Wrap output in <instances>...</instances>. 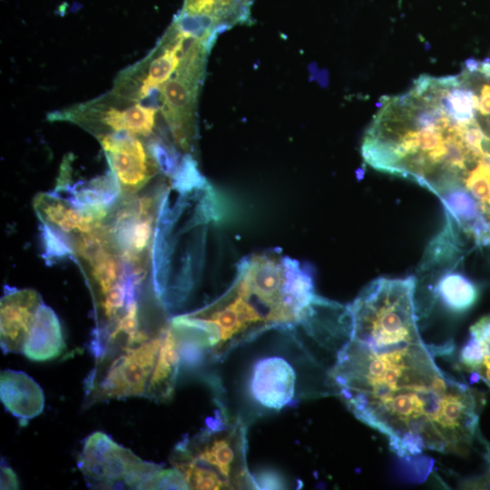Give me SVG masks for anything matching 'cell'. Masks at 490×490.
<instances>
[{"mask_svg": "<svg viewBox=\"0 0 490 490\" xmlns=\"http://www.w3.org/2000/svg\"><path fill=\"white\" fill-rule=\"evenodd\" d=\"M254 0H184L177 19L199 35L215 36L217 32L250 18Z\"/></svg>", "mask_w": 490, "mask_h": 490, "instance_id": "cell-12", "label": "cell"}, {"mask_svg": "<svg viewBox=\"0 0 490 490\" xmlns=\"http://www.w3.org/2000/svg\"><path fill=\"white\" fill-rule=\"evenodd\" d=\"M34 207L44 224L54 225L67 233L87 232L101 223L75 205L50 194L37 195Z\"/></svg>", "mask_w": 490, "mask_h": 490, "instance_id": "cell-17", "label": "cell"}, {"mask_svg": "<svg viewBox=\"0 0 490 490\" xmlns=\"http://www.w3.org/2000/svg\"><path fill=\"white\" fill-rule=\"evenodd\" d=\"M142 489H187L180 475L173 469L162 467L143 485Z\"/></svg>", "mask_w": 490, "mask_h": 490, "instance_id": "cell-19", "label": "cell"}, {"mask_svg": "<svg viewBox=\"0 0 490 490\" xmlns=\"http://www.w3.org/2000/svg\"><path fill=\"white\" fill-rule=\"evenodd\" d=\"M19 488L18 480L11 467L1 466V489H17Z\"/></svg>", "mask_w": 490, "mask_h": 490, "instance_id": "cell-22", "label": "cell"}, {"mask_svg": "<svg viewBox=\"0 0 490 490\" xmlns=\"http://www.w3.org/2000/svg\"><path fill=\"white\" fill-rule=\"evenodd\" d=\"M65 342L55 312L43 304L36 315L23 354L32 361L44 362L62 355Z\"/></svg>", "mask_w": 490, "mask_h": 490, "instance_id": "cell-16", "label": "cell"}, {"mask_svg": "<svg viewBox=\"0 0 490 490\" xmlns=\"http://www.w3.org/2000/svg\"><path fill=\"white\" fill-rule=\"evenodd\" d=\"M469 338H472L484 351L490 354V314L482 317L470 327Z\"/></svg>", "mask_w": 490, "mask_h": 490, "instance_id": "cell-21", "label": "cell"}, {"mask_svg": "<svg viewBox=\"0 0 490 490\" xmlns=\"http://www.w3.org/2000/svg\"><path fill=\"white\" fill-rule=\"evenodd\" d=\"M95 136L122 192L139 191L158 173L160 163L142 137L128 132H104Z\"/></svg>", "mask_w": 490, "mask_h": 490, "instance_id": "cell-9", "label": "cell"}, {"mask_svg": "<svg viewBox=\"0 0 490 490\" xmlns=\"http://www.w3.org/2000/svg\"><path fill=\"white\" fill-rule=\"evenodd\" d=\"M154 201L142 197L120 208L113 224L107 228L113 248L130 263L141 262L152 233Z\"/></svg>", "mask_w": 490, "mask_h": 490, "instance_id": "cell-10", "label": "cell"}, {"mask_svg": "<svg viewBox=\"0 0 490 490\" xmlns=\"http://www.w3.org/2000/svg\"><path fill=\"white\" fill-rule=\"evenodd\" d=\"M211 42L206 37H196L179 70L154 95L175 143L185 152L191 151L193 144L197 97Z\"/></svg>", "mask_w": 490, "mask_h": 490, "instance_id": "cell-6", "label": "cell"}, {"mask_svg": "<svg viewBox=\"0 0 490 490\" xmlns=\"http://www.w3.org/2000/svg\"><path fill=\"white\" fill-rule=\"evenodd\" d=\"M246 432L240 417L220 419L180 441L170 462L187 489H258L247 466Z\"/></svg>", "mask_w": 490, "mask_h": 490, "instance_id": "cell-4", "label": "cell"}, {"mask_svg": "<svg viewBox=\"0 0 490 490\" xmlns=\"http://www.w3.org/2000/svg\"><path fill=\"white\" fill-rule=\"evenodd\" d=\"M485 63H486V64L488 65V67L490 68V59H487V60L485 61Z\"/></svg>", "mask_w": 490, "mask_h": 490, "instance_id": "cell-24", "label": "cell"}, {"mask_svg": "<svg viewBox=\"0 0 490 490\" xmlns=\"http://www.w3.org/2000/svg\"><path fill=\"white\" fill-rule=\"evenodd\" d=\"M159 109L150 103L129 100L113 92L50 115L51 120L74 122L93 135L128 132L149 137L156 128Z\"/></svg>", "mask_w": 490, "mask_h": 490, "instance_id": "cell-8", "label": "cell"}, {"mask_svg": "<svg viewBox=\"0 0 490 490\" xmlns=\"http://www.w3.org/2000/svg\"><path fill=\"white\" fill-rule=\"evenodd\" d=\"M43 237L45 253L48 258L64 257L74 252V250L66 244L65 240L62 239V235L55 232L47 224L44 227Z\"/></svg>", "mask_w": 490, "mask_h": 490, "instance_id": "cell-20", "label": "cell"}, {"mask_svg": "<svg viewBox=\"0 0 490 490\" xmlns=\"http://www.w3.org/2000/svg\"><path fill=\"white\" fill-rule=\"evenodd\" d=\"M449 83L450 76L421 75L407 93L384 97L363 138L364 160L433 193L460 182L475 154L464 137L470 120L453 114Z\"/></svg>", "mask_w": 490, "mask_h": 490, "instance_id": "cell-2", "label": "cell"}, {"mask_svg": "<svg viewBox=\"0 0 490 490\" xmlns=\"http://www.w3.org/2000/svg\"><path fill=\"white\" fill-rule=\"evenodd\" d=\"M475 372L490 387V354L482 359Z\"/></svg>", "mask_w": 490, "mask_h": 490, "instance_id": "cell-23", "label": "cell"}, {"mask_svg": "<svg viewBox=\"0 0 490 490\" xmlns=\"http://www.w3.org/2000/svg\"><path fill=\"white\" fill-rule=\"evenodd\" d=\"M324 299L314 293L309 271L289 258L254 255L244 261L230 289L211 304L174 317L198 362L223 360L236 348L271 329L309 321Z\"/></svg>", "mask_w": 490, "mask_h": 490, "instance_id": "cell-3", "label": "cell"}, {"mask_svg": "<svg viewBox=\"0 0 490 490\" xmlns=\"http://www.w3.org/2000/svg\"><path fill=\"white\" fill-rule=\"evenodd\" d=\"M296 379L295 369L282 358H263L251 373V397L260 407L278 411L294 402Z\"/></svg>", "mask_w": 490, "mask_h": 490, "instance_id": "cell-13", "label": "cell"}, {"mask_svg": "<svg viewBox=\"0 0 490 490\" xmlns=\"http://www.w3.org/2000/svg\"><path fill=\"white\" fill-rule=\"evenodd\" d=\"M168 325L142 344L96 358L84 381V407L113 399L144 397Z\"/></svg>", "mask_w": 490, "mask_h": 490, "instance_id": "cell-5", "label": "cell"}, {"mask_svg": "<svg viewBox=\"0 0 490 490\" xmlns=\"http://www.w3.org/2000/svg\"><path fill=\"white\" fill-rule=\"evenodd\" d=\"M181 361L179 337L170 323L152 373L144 397L156 402L172 399Z\"/></svg>", "mask_w": 490, "mask_h": 490, "instance_id": "cell-15", "label": "cell"}, {"mask_svg": "<svg viewBox=\"0 0 490 490\" xmlns=\"http://www.w3.org/2000/svg\"><path fill=\"white\" fill-rule=\"evenodd\" d=\"M0 397L5 409L24 424L39 416L44 407L42 387L23 371L5 369L1 372Z\"/></svg>", "mask_w": 490, "mask_h": 490, "instance_id": "cell-14", "label": "cell"}, {"mask_svg": "<svg viewBox=\"0 0 490 490\" xmlns=\"http://www.w3.org/2000/svg\"><path fill=\"white\" fill-rule=\"evenodd\" d=\"M416 279L378 278L348 307V340L330 377L361 422L401 457L424 450L464 453L478 433L479 400L443 371L421 338Z\"/></svg>", "mask_w": 490, "mask_h": 490, "instance_id": "cell-1", "label": "cell"}, {"mask_svg": "<svg viewBox=\"0 0 490 490\" xmlns=\"http://www.w3.org/2000/svg\"><path fill=\"white\" fill-rule=\"evenodd\" d=\"M435 294L450 312L471 309L479 298L478 286L468 277L452 269L444 270L435 283Z\"/></svg>", "mask_w": 490, "mask_h": 490, "instance_id": "cell-18", "label": "cell"}, {"mask_svg": "<svg viewBox=\"0 0 490 490\" xmlns=\"http://www.w3.org/2000/svg\"><path fill=\"white\" fill-rule=\"evenodd\" d=\"M32 289H10L1 299L0 345L5 354L23 353L37 312L43 305Z\"/></svg>", "mask_w": 490, "mask_h": 490, "instance_id": "cell-11", "label": "cell"}, {"mask_svg": "<svg viewBox=\"0 0 490 490\" xmlns=\"http://www.w3.org/2000/svg\"><path fill=\"white\" fill-rule=\"evenodd\" d=\"M77 466L89 487L95 489H142L162 468L101 431L84 439Z\"/></svg>", "mask_w": 490, "mask_h": 490, "instance_id": "cell-7", "label": "cell"}]
</instances>
